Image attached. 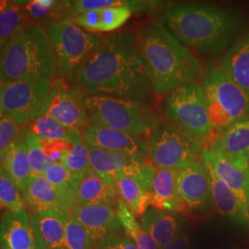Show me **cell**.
<instances>
[{"instance_id":"cell-22","label":"cell","mask_w":249,"mask_h":249,"mask_svg":"<svg viewBox=\"0 0 249 249\" xmlns=\"http://www.w3.org/2000/svg\"><path fill=\"white\" fill-rule=\"evenodd\" d=\"M178 176L177 170H155L151 191L152 208L171 213L185 210L178 194Z\"/></svg>"},{"instance_id":"cell-40","label":"cell","mask_w":249,"mask_h":249,"mask_svg":"<svg viewBox=\"0 0 249 249\" xmlns=\"http://www.w3.org/2000/svg\"><path fill=\"white\" fill-rule=\"evenodd\" d=\"M39 143L45 155L53 162H60L63 151L68 146V141H50L39 138Z\"/></svg>"},{"instance_id":"cell-4","label":"cell","mask_w":249,"mask_h":249,"mask_svg":"<svg viewBox=\"0 0 249 249\" xmlns=\"http://www.w3.org/2000/svg\"><path fill=\"white\" fill-rule=\"evenodd\" d=\"M56 70L47 33L38 24H27L0 50V84L34 77L53 78Z\"/></svg>"},{"instance_id":"cell-16","label":"cell","mask_w":249,"mask_h":249,"mask_svg":"<svg viewBox=\"0 0 249 249\" xmlns=\"http://www.w3.org/2000/svg\"><path fill=\"white\" fill-rule=\"evenodd\" d=\"M71 214L88 231L94 249L108 237L123 229L118 219L116 207L114 206H76Z\"/></svg>"},{"instance_id":"cell-21","label":"cell","mask_w":249,"mask_h":249,"mask_svg":"<svg viewBox=\"0 0 249 249\" xmlns=\"http://www.w3.org/2000/svg\"><path fill=\"white\" fill-rule=\"evenodd\" d=\"M0 249H36L30 216L8 213L0 219Z\"/></svg>"},{"instance_id":"cell-15","label":"cell","mask_w":249,"mask_h":249,"mask_svg":"<svg viewBox=\"0 0 249 249\" xmlns=\"http://www.w3.org/2000/svg\"><path fill=\"white\" fill-rule=\"evenodd\" d=\"M45 114L71 130L84 129L89 123L85 98L77 89L55 88L46 106Z\"/></svg>"},{"instance_id":"cell-39","label":"cell","mask_w":249,"mask_h":249,"mask_svg":"<svg viewBox=\"0 0 249 249\" xmlns=\"http://www.w3.org/2000/svg\"><path fill=\"white\" fill-rule=\"evenodd\" d=\"M60 2L53 0H34L26 4V11L32 18H44L53 11Z\"/></svg>"},{"instance_id":"cell-32","label":"cell","mask_w":249,"mask_h":249,"mask_svg":"<svg viewBox=\"0 0 249 249\" xmlns=\"http://www.w3.org/2000/svg\"><path fill=\"white\" fill-rule=\"evenodd\" d=\"M24 199L21 192L8 174L1 170L0 172V210H6L9 213L25 212Z\"/></svg>"},{"instance_id":"cell-10","label":"cell","mask_w":249,"mask_h":249,"mask_svg":"<svg viewBox=\"0 0 249 249\" xmlns=\"http://www.w3.org/2000/svg\"><path fill=\"white\" fill-rule=\"evenodd\" d=\"M149 158L156 168L180 171L196 160L202 143L177 126L160 122L149 137Z\"/></svg>"},{"instance_id":"cell-11","label":"cell","mask_w":249,"mask_h":249,"mask_svg":"<svg viewBox=\"0 0 249 249\" xmlns=\"http://www.w3.org/2000/svg\"><path fill=\"white\" fill-rule=\"evenodd\" d=\"M88 150L90 169L107 185L116 188V178L123 174L137 180L146 191L151 193L156 168L146 158L108 151L91 145H88Z\"/></svg>"},{"instance_id":"cell-23","label":"cell","mask_w":249,"mask_h":249,"mask_svg":"<svg viewBox=\"0 0 249 249\" xmlns=\"http://www.w3.org/2000/svg\"><path fill=\"white\" fill-rule=\"evenodd\" d=\"M219 67L249 95V31L225 52Z\"/></svg>"},{"instance_id":"cell-5","label":"cell","mask_w":249,"mask_h":249,"mask_svg":"<svg viewBox=\"0 0 249 249\" xmlns=\"http://www.w3.org/2000/svg\"><path fill=\"white\" fill-rule=\"evenodd\" d=\"M89 122L103 124L134 137H150L160 116L148 105L104 95L85 97Z\"/></svg>"},{"instance_id":"cell-43","label":"cell","mask_w":249,"mask_h":249,"mask_svg":"<svg viewBox=\"0 0 249 249\" xmlns=\"http://www.w3.org/2000/svg\"><path fill=\"white\" fill-rule=\"evenodd\" d=\"M4 112H3V110H2V107H1V104H0V115H2Z\"/></svg>"},{"instance_id":"cell-9","label":"cell","mask_w":249,"mask_h":249,"mask_svg":"<svg viewBox=\"0 0 249 249\" xmlns=\"http://www.w3.org/2000/svg\"><path fill=\"white\" fill-rule=\"evenodd\" d=\"M55 86L52 78H27L0 84V104L4 113L19 125L42 116Z\"/></svg>"},{"instance_id":"cell-2","label":"cell","mask_w":249,"mask_h":249,"mask_svg":"<svg viewBox=\"0 0 249 249\" xmlns=\"http://www.w3.org/2000/svg\"><path fill=\"white\" fill-rule=\"evenodd\" d=\"M161 23L180 44L210 56L225 52L244 28L238 13L204 4H170Z\"/></svg>"},{"instance_id":"cell-36","label":"cell","mask_w":249,"mask_h":249,"mask_svg":"<svg viewBox=\"0 0 249 249\" xmlns=\"http://www.w3.org/2000/svg\"><path fill=\"white\" fill-rule=\"evenodd\" d=\"M24 140L28 147V153L31 162L32 177L43 176L46 169L53 163L43 151L40 143L39 138L34 134L27 131L24 135Z\"/></svg>"},{"instance_id":"cell-27","label":"cell","mask_w":249,"mask_h":249,"mask_svg":"<svg viewBox=\"0 0 249 249\" xmlns=\"http://www.w3.org/2000/svg\"><path fill=\"white\" fill-rule=\"evenodd\" d=\"M116 189L120 198L136 218L142 219L143 214L151 206V193L134 178L125 175L117 176Z\"/></svg>"},{"instance_id":"cell-1","label":"cell","mask_w":249,"mask_h":249,"mask_svg":"<svg viewBox=\"0 0 249 249\" xmlns=\"http://www.w3.org/2000/svg\"><path fill=\"white\" fill-rule=\"evenodd\" d=\"M77 85L90 95H104L148 105L154 88L139 36L120 31L106 38L84 63Z\"/></svg>"},{"instance_id":"cell-37","label":"cell","mask_w":249,"mask_h":249,"mask_svg":"<svg viewBox=\"0 0 249 249\" xmlns=\"http://www.w3.org/2000/svg\"><path fill=\"white\" fill-rule=\"evenodd\" d=\"M44 177L53 187L72 195L73 176L60 162H53L45 171Z\"/></svg>"},{"instance_id":"cell-12","label":"cell","mask_w":249,"mask_h":249,"mask_svg":"<svg viewBox=\"0 0 249 249\" xmlns=\"http://www.w3.org/2000/svg\"><path fill=\"white\" fill-rule=\"evenodd\" d=\"M198 157L229 187L240 204L246 224H249V179L246 174L233 166L214 142L211 143L209 148H203Z\"/></svg>"},{"instance_id":"cell-34","label":"cell","mask_w":249,"mask_h":249,"mask_svg":"<svg viewBox=\"0 0 249 249\" xmlns=\"http://www.w3.org/2000/svg\"><path fill=\"white\" fill-rule=\"evenodd\" d=\"M148 1H125V0H79L73 3L71 13L73 17L79 15L80 13L108 9L112 7H121L127 6L130 7L135 11H142L146 7L151 6Z\"/></svg>"},{"instance_id":"cell-31","label":"cell","mask_w":249,"mask_h":249,"mask_svg":"<svg viewBox=\"0 0 249 249\" xmlns=\"http://www.w3.org/2000/svg\"><path fill=\"white\" fill-rule=\"evenodd\" d=\"M28 131L44 140L68 141L71 130L60 124L52 116L45 114L34 119Z\"/></svg>"},{"instance_id":"cell-20","label":"cell","mask_w":249,"mask_h":249,"mask_svg":"<svg viewBox=\"0 0 249 249\" xmlns=\"http://www.w3.org/2000/svg\"><path fill=\"white\" fill-rule=\"evenodd\" d=\"M213 142L223 156L249 179V118L217 136Z\"/></svg>"},{"instance_id":"cell-7","label":"cell","mask_w":249,"mask_h":249,"mask_svg":"<svg viewBox=\"0 0 249 249\" xmlns=\"http://www.w3.org/2000/svg\"><path fill=\"white\" fill-rule=\"evenodd\" d=\"M57 70L64 78L76 79L81 66L102 45L106 36L86 32L70 21L45 26Z\"/></svg>"},{"instance_id":"cell-33","label":"cell","mask_w":249,"mask_h":249,"mask_svg":"<svg viewBox=\"0 0 249 249\" xmlns=\"http://www.w3.org/2000/svg\"><path fill=\"white\" fill-rule=\"evenodd\" d=\"M68 249H94L89 233L71 214L63 213Z\"/></svg>"},{"instance_id":"cell-14","label":"cell","mask_w":249,"mask_h":249,"mask_svg":"<svg viewBox=\"0 0 249 249\" xmlns=\"http://www.w3.org/2000/svg\"><path fill=\"white\" fill-rule=\"evenodd\" d=\"M81 132L88 145L143 158L149 157V142L144 138L134 137L92 122H89Z\"/></svg>"},{"instance_id":"cell-35","label":"cell","mask_w":249,"mask_h":249,"mask_svg":"<svg viewBox=\"0 0 249 249\" xmlns=\"http://www.w3.org/2000/svg\"><path fill=\"white\" fill-rule=\"evenodd\" d=\"M133 9L127 6L100 9L98 33H110L124 25L133 14Z\"/></svg>"},{"instance_id":"cell-29","label":"cell","mask_w":249,"mask_h":249,"mask_svg":"<svg viewBox=\"0 0 249 249\" xmlns=\"http://www.w3.org/2000/svg\"><path fill=\"white\" fill-rule=\"evenodd\" d=\"M26 25L25 13L18 2L0 0V50Z\"/></svg>"},{"instance_id":"cell-25","label":"cell","mask_w":249,"mask_h":249,"mask_svg":"<svg viewBox=\"0 0 249 249\" xmlns=\"http://www.w3.org/2000/svg\"><path fill=\"white\" fill-rule=\"evenodd\" d=\"M140 224L158 249L174 239L179 231V223L174 214L152 207L143 214Z\"/></svg>"},{"instance_id":"cell-42","label":"cell","mask_w":249,"mask_h":249,"mask_svg":"<svg viewBox=\"0 0 249 249\" xmlns=\"http://www.w3.org/2000/svg\"><path fill=\"white\" fill-rule=\"evenodd\" d=\"M189 239L187 234L185 233H178V235L167 243L166 245L162 246L158 249H188Z\"/></svg>"},{"instance_id":"cell-44","label":"cell","mask_w":249,"mask_h":249,"mask_svg":"<svg viewBox=\"0 0 249 249\" xmlns=\"http://www.w3.org/2000/svg\"><path fill=\"white\" fill-rule=\"evenodd\" d=\"M3 169V168H2V166H1V164H0V172H1V170Z\"/></svg>"},{"instance_id":"cell-19","label":"cell","mask_w":249,"mask_h":249,"mask_svg":"<svg viewBox=\"0 0 249 249\" xmlns=\"http://www.w3.org/2000/svg\"><path fill=\"white\" fill-rule=\"evenodd\" d=\"M30 220L36 249H68L63 213H34Z\"/></svg>"},{"instance_id":"cell-3","label":"cell","mask_w":249,"mask_h":249,"mask_svg":"<svg viewBox=\"0 0 249 249\" xmlns=\"http://www.w3.org/2000/svg\"><path fill=\"white\" fill-rule=\"evenodd\" d=\"M138 36L156 93L167 95L179 87L202 82L206 72L199 59L161 21L143 23Z\"/></svg>"},{"instance_id":"cell-8","label":"cell","mask_w":249,"mask_h":249,"mask_svg":"<svg viewBox=\"0 0 249 249\" xmlns=\"http://www.w3.org/2000/svg\"><path fill=\"white\" fill-rule=\"evenodd\" d=\"M163 114L178 129L201 143L213 135L203 89L199 84L171 91L164 101Z\"/></svg>"},{"instance_id":"cell-17","label":"cell","mask_w":249,"mask_h":249,"mask_svg":"<svg viewBox=\"0 0 249 249\" xmlns=\"http://www.w3.org/2000/svg\"><path fill=\"white\" fill-rule=\"evenodd\" d=\"M21 194L35 213L58 211L71 214L76 207L71 194L53 187L44 175L30 178Z\"/></svg>"},{"instance_id":"cell-24","label":"cell","mask_w":249,"mask_h":249,"mask_svg":"<svg viewBox=\"0 0 249 249\" xmlns=\"http://www.w3.org/2000/svg\"><path fill=\"white\" fill-rule=\"evenodd\" d=\"M0 164L22 193L32 178L31 162L24 137H18L0 155Z\"/></svg>"},{"instance_id":"cell-38","label":"cell","mask_w":249,"mask_h":249,"mask_svg":"<svg viewBox=\"0 0 249 249\" xmlns=\"http://www.w3.org/2000/svg\"><path fill=\"white\" fill-rule=\"evenodd\" d=\"M19 124L6 113L0 115V155L18 138Z\"/></svg>"},{"instance_id":"cell-30","label":"cell","mask_w":249,"mask_h":249,"mask_svg":"<svg viewBox=\"0 0 249 249\" xmlns=\"http://www.w3.org/2000/svg\"><path fill=\"white\" fill-rule=\"evenodd\" d=\"M116 211L119 222L125 233L134 241L138 249H158L151 236L143 230L136 217L128 210L124 201L119 198Z\"/></svg>"},{"instance_id":"cell-28","label":"cell","mask_w":249,"mask_h":249,"mask_svg":"<svg viewBox=\"0 0 249 249\" xmlns=\"http://www.w3.org/2000/svg\"><path fill=\"white\" fill-rule=\"evenodd\" d=\"M60 163L70 171L73 177H80L90 171L88 145L80 130H71L68 146L63 151Z\"/></svg>"},{"instance_id":"cell-26","label":"cell","mask_w":249,"mask_h":249,"mask_svg":"<svg viewBox=\"0 0 249 249\" xmlns=\"http://www.w3.org/2000/svg\"><path fill=\"white\" fill-rule=\"evenodd\" d=\"M203 163V162H202ZM208 171L211 186L213 202L219 213L228 217L237 223H246L244 215L242 213L240 204L233 193L229 189L223 181L217 177L213 169L209 165L203 163Z\"/></svg>"},{"instance_id":"cell-41","label":"cell","mask_w":249,"mask_h":249,"mask_svg":"<svg viewBox=\"0 0 249 249\" xmlns=\"http://www.w3.org/2000/svg\"><path fill=\"white\" fill-rule=\"evenodd\" d=\"M95 249H138L133 240L126 234L117 232L101 243Z\"/></svg>"},{"instance_id":"cell-18","label":"cell","mask_w":249,"mask_h":249,"mask_svg":"<svg viewBox=\"0 0 249 249\" xmlns=\"http://www.w3.org/2000/svg\"><path fill=\"white\" fill-rule=\"evenodd\" d=\"M71 193L76 206L110 205L116 207L120 198L117 189L107 185L92 170L80 177H73Z\"/></svg>"},{"instance_id":"cell-13","label":"cell","mask_w":249,"mask_h":249,"mask_svg":"<svg viewBox=\"0 0 249 249\" xmlns=\"http://www.w3.org/2000/svg\"><path fill=\"white\" fill-rule=\"evenodd\" d=\"M178 188L185 210H204L213 203L210 177L200 160L178 171Z\"/></svg>"},{"instance_id":"cell-6","label":"cell","mask_w":249,"mask_h":249,"mask_svg":"<svg viewBox=\"0 0 249 249\" xmlns=\"http://www.w3.org/2000/svg\"><path fill=\"white\" fill-rule=\"evenodd\" d=\"M201 88L213 133L219 136L233 124L249 119V94L237 86L219 66H213L206 72Z\"/></svg>"}]
</instances>
